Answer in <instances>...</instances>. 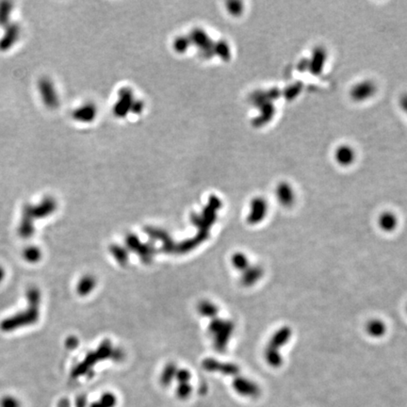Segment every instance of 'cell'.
Returning <instances> with one entry per match:
<instances>
[{
	"label": "cell",
	"instance_id": "6da1fadb",
	"mask_svg": "<svg viewBox=\"0 0 407 407\" xmlns=\"http://www.w3.org/2000/svg\"><path fill=\"white\" fill-rule=\"evenodd\" d=\"M377 92V85L371 80H364L356 82L350 89L349 95L354 102H365L370 99Z\"/></svg>",
	"mask_w": 407,
	"mask_h": 407
},
{
	"label": "cell",
	"instance_id": "7a4b0ae2",
	"mask_svg": "<svg viewBox=\"0 0 407 407\" xmlns=\"http://www.w3.org/2000/svg\"><path fill=\"white\" fill-rule=\"evenodd\" d=\"M38 89L41 101L46 108L55 109L59 107V96L53 82L48 78H42L39 81Z\"/></svg>",
	"mask_w": 407,
	"mask_h": 407
},
{
	"label": "cell",
	"instance_id": "3957f363",
	"mask_svg": "<svg viewBox=\"0 0 407 407\" xmlns=\"http://www.w3.org/2000/svg\"><path fill=\"white\" fill-rule=\"evenodd\" d=\"M275 196L278 203L284 207L292 206L296 201L295 190L288 182L285 181L278 183V185L276 186Z\"/></svg>",
	"mask_w": 407,
	"mask_h": 407
},
{
	"label": "cell",
	"instance_id": "277c9868",
	"mask_svg": "<svg viewBox=\"0 0 407 407\" xmlns=\"http://www.w3.org/2000/svg\"><path fill=\"white\" fill-rule=\"evenodd\" d=\"M327 61V52L326 48L322 46L316 47L311 53V57L306 61L307 70L310 71L313 75H320L326 66Z\"/></svg>",
	"mask_w": 407,
	"mask_h": 407
},
{
	"label": "cell",
	"instance_id": "5b68a950",
	"mask_svg": "<svg viewBox=\"0 0 407 407\" xmlns=\"http://www.w3.org/2000/svg\"><path fill=\"white\" fill-rule=\"evenodd\" d=\"M5 28L6 29L2 37L0 38V51L2 52L8 51L11 48H13L20 37V27L17 24L11 23Z\"/></svg>",
	"mask_w": 407,
	"mask_h": 407
},
{
	"label": "cell",
	"instance_id": "8992f818",
	"mask_svg": "<svg viewBox=\"0 0 407 407\" xmlns=\"http://www.w3.org/2000/svg\"><path fill=\"white\" fill-rule=\"evenodd\" d=\"M356 153L350 144H340L334 152V160L341 167H349L355 162Z\"/></svg>",
	"mask_w": 407,
	"mask_h": 407
},
{
	"label": "cell",
	"instance_id": "52a82bcc",
	"mask_svg": "<svg viewBox=\"0 0 407 407\" xmlns=\"http://www.w3.org/2000/svg\"><path fill=\"white\" fill-rule=\"evenodd\" d=\"M233 387L237 393L244 396V397H250V398H256L258 397L260 394V388L258 384L254 383L253 381L246 379L244 377H239L233 383Z\"/></svg>",
	"mask_w": 407,
	"mask_h": 407
},
{
	"label": "cell",
	"instance_id": "ba28073f",
	"mask_svg": "<svg viewBox=\"0 0 407 407\" xmlns=\"http://www.w3.org/2000/svg\"><path fill=\"white\" fill-rule=\"evenodd\" d=\"M268 213V203L265 199L258 197L251 203V212L248 220L251 224H258L263 221Z\"/></svg>",
	"mask_w": 407,
	"mask_h": 407
},
{
	"label": "cell",
	"instance_id": "9c48e42d",
	"mask_svg": "<svg viewBox=\"0 0 407 407\" xmlns=\"http://www.w3.org/2000/svg\"><path fill=\"white\" fill-rule=\"evenodd\" d=\"M291 337H292V330L290 329V327L283 326L272 335L268 347L280 351L285 344L289 342Z\"/></svg>",
	"mask_w": 407,
	"mask_h": 407
},
{
	"label": "cell",
	"instance_id": "30bf717a",
	"mask_svg": "<svg viewBox=\"0 0 407 407\" xmlns=\"http://www.w3.org/2000/svg\"><path fill=\"white\" fill-rule=\"evenodd\" d=\"M399 224V219L392 211H384L378 218V225L381 230L390 233L396 230Z\"/></svg>",
	"mask_w": 407,
	"mask_h": 407
},
{
	"label": "cell",
	"instance_id": "8fae6325",
	"mask_svg": "<svg viewBox=\"0 0 407 407\" xmlns=\"http://www.w3.org/2000/svg\"><path fill=\"white\" fill-rule=\"evenodd\" d=\"M365 330L370 338L381 339L387 334V327L386 323L381 319H372L366 323Z\"/></svg>",
	"mask_w": 407,
	"mask_h": 407
},
{
	"label": "cell",
	"instance_id": "7c38bea8",
	"mask_svg": "<svg viewBox=\"0 0 407 407\" xmlns=\"http://www.w3.org/2000/svg\"><path fill=\"white\" fill-rule=\"evenodd\" d=\"M14 5L9 1L0 2V27H8L11 24V17Z\"/></svg>",
	"mask_w": 407,
	"mask_h": 407
},
{
	"label": "cell",
	"instance_id": "4fadbf2b",
	"mask_svg": "<svg viewBox=\"0 0 407 407\" xmlns=\"http://www.w3.org/2000/svg\"><path fill=\"white\" fill-rule=\"evenodd\" d=\"M265 357L267 363L272 367H279L283 364V356L280 351L267 347V350L265 352Z\"/></svg>",
	"mask_w": 407,
	"mask_h": 407
},
{
	"label": "cell",
	"instance_id": "5bb4252c",
	"mask_svg": "<svg viewBox=\"0 0 407 407\" xmlns=\"http://www.w3.org/2000/svg\"><path fill=\"white\" fill-rule=\"evenodd\" d=\"M98 402L103 407H115L117 405V398L114 394L108 392L103 394Z\"/></svg>",
	"mask_w": 407,
	"mask_h": 407
},
{
	"label": "cell",
	"instance_id": "9a60e30c",
	"mask_svg": "<svg viewBox=\"0 0 407 407\" xmlns=\"http://www.w3.org/2000/svg\"><path fill=\"white\" fill-rule=\"evenodd\" d=\"M191 394V387L190 384H180L177 387V395L180 400H186Z\"/></svg>",
	"mask_w": 407,
	"mask_h": 407
},
{
	"label": "cell",
	"instance_id": "2e32d148",
	"mask_svg": "<svg viewBox=\"0 0 407 407\" xmlns=\"http://www.w3.org/2000/svg\"><path fill=\"white\" fill-rule=\"evenodd\" d=\"M300 91H301V87H300V85H293V86H291L290 87V89H289V91H287L286 92V95H285V97L287 98V99H293L296 95H298L299 93H300Z\"/></svg>",
	"mask_w": 407,
	"mask_h": 407
},
{
	"label": "cell",
	"instance_id": "e0dca14e",
	"mask_svg": "<svg viewBox=\"0 0 407 407\" xmlns=\"http://www.w3.org/2000/svg\"><path fill=\"white\" fill-rule=\"evenodd\" d=\"M235 264L241 269H245L247 267V258L244 255L237 256L235 258Z\"/></svg>",
	"mask_w": 407,
	"mask_h": 407
},
{
	"label": "cell",
	"instance_id": "ac0fdd59",
	"mask_svg": "<svg viewBox=\"0 0 407 407\" xmlns=\"http://www.w3.org/2000/svg\"><path fill=\"white\" fill-rule=\"evenodd\" d=\"M400 107L407 115V93L402 95L400 98Z\"/></svg>",
	"mask_w": 407,
	"mask_h": 407
},
{
	"label": "cell",
	"instance_id": "d6986e66",
	"mask_svg": "<svg viewBox=\"0 0 407 407\" xmlns=\"http://www.w3.org/2000/svg\"><path fill=\"white\" fill-rule=\"evenodd\" d=\"M2 407H18L17 402L14 399H5L2 403Z\"/></svg>",
	"mask_w": 407,
	"mask_h": 407
},
{
	"label": "cell",
	"instance_id": "ffe728a7",
	"mask_svg": "<svg viewBox=\"0 0 407 407\" xmlns=\"http://www.w3.org/2000/svg\"><path fill=\"white\" fill-rule=\"evenodd\" d=\"M69 407V403L66 400H63L60 403V407Z\"/></svg>",
	"mask_w": 407,
	"mask_h": 407
},
{
	"label": "cell",
	"instance_id": "44dd1931",
	"mask_svg": "<svg viewBox=\"0 0 407 407\" xmlns=\"http://www.w3.org/2000/svg\"><path fill=\"white\" fill-rule=\"evenodd\" d=\"M103 407L101 405H100V403L97 401V402H95V403H93L92 405H91V407Z\"/></svg>",
	"mask_w": 407,
	"mask_h": 407
}]
</instances>
